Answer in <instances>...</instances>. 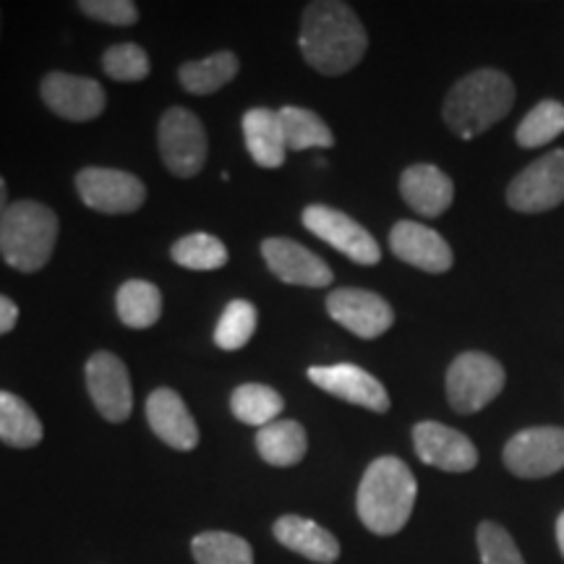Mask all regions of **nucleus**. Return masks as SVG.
I'll return each instance as SVG.
<instances>
[{
    "label": "nucleus",
    "mask_w": 564,
    "mask_h": 564,
    "mask_svg": "<svg viewBox=\"0 0 564 564\" xmlns=\"http://www.w3.org/2000/svg\"><path fill=\"white\" fill-rule=\"evenodd\" d=\"M299 45L303 61L324 76L348 74L369 51L358 13L340 0H316L301 17Z\"/></svg>",
    "instance_id": "f257e3e1"
},
{
    "label": "nucleus",
    "mask_w": 564,
    "mask_h": 564,
    "mask_svg": "<svg viewBox=\"0 0 564 564\" xmlns=\"http://www.w3.org/2000/svg\"><path fill=\"white\" fill-rule=\"evenodd\" d=\"M415 497L419 484L413 470L400 457H377L358 486V518L373 535H394L411 520Z\"/></svg>",
    "instance_id": "f03ea898"
},
{
    "label": "nucleus",
    "mask_w": 564,
    "mask_h": 564,
    "mask_svg": "<svg viewBox=\"0 0 564 564\" xmlns=\"http://www.w3.org/2000/svg\"><path fill=\"white\" fill-rule=\"evenodd\" d=\"M514 105V84L502 70L481 68L463 76L449 89L442 116L449 131L460 139H474L499 123Z\"/></svg>",
    "instance_id": "7ed1b4c3"
},
{
    "label": "nucleus",
    "mask_w": 564,
    "mask_h": 564,
    "mask_svg": "<svg viewBox=\"0 0 564 564\" xmlns=\"http://www.w3.org/2000/svg\"><path fill=\"white\" fill-rule=\"evenodd\" d=\"M58 232L61 220L47 204L34 199L11 202L0 217V257L17 272H40L51 262Z\"/></svg>",
    "instance_id": "20e7f679"
},
{
    "label": "nucleus",
    "mask_w": 564,
    "mask_h": 564,
    "mask_svg": "<svg viewBox=\"0 0 564 564\" xmlns=\"http://www.w3.org/2000/svg\"><path fill=\"white\" fill-rule=\"evenodd\" d=\"M160 158L175 178H194L207 165V131L199 116L186 108H171L158 126Z\"/></svg>",
    "instance_id": "39448f33"
},
{
    "label": "nucleus",
    "mask_w": 564,
    "mask_h": 564,
    "mask_svg": "<svg viewBox=\"0 0 564 564\" xmlns=\"http://www.w3.org/2000/svg\"><path fill=\"white\" fill-rule=\"evenodd\" d=\"M505 369L486 352H460L447 369V400L453 411L470 415L484 411L502 392Z\"/></svg>",
    "instance_id": "423d86ee"
},
{
    "label": "nucleus",
    "mask_w": 564,
    "mask_h": 564,
    "mask_svg": "<svg viewBox=\"0 0 564 564\" xmlns=\"http://www.w3.org/2000/svg\"><path fill=\"white\" fill-rule=\"evenodd\" d=\"M301 223L303 228L312 230L324 243H329L333 249L345 253L350 262L364 267L382 262V249L373 241L371 232L340 209L327 207V204H312V207L303 209Z\"/></svg>",
    "instance_id": "0eeeda50"
},
{
    "label": "nucleus",
    "mask_w": 564,
    "mask_h": 564,
    "mask_svg": "<svg viewBox=\"0 0 564 564\" xmlns=\"http://www.w3.org/2000/svg\"><path fill=\"white\" fill-rule=\"evenodd\" d=\"M76 192L100 215H131L147 202V186L133 173L116 167H84L76 173Z\"/></svg>",
    "instance_id": "6e6552de"
},
{
    "label": "nucleus",
    "mask_w": 564,
    "mask_h": 564,
    "mask_svg": "<svg viewBox=\"0 0 564 564\" xmlns=\"http://www.w3.org/2000/svg\"><path fill=\"white\" fill-rule=\"evenodd\" d=\"M40 97L45 108L63 121L89 123L100 118L108 105L100 82L87 79V76L66 74V70H51L40 82Z\"/></svg>",
    "instance_id": "1a4fd4ad"
},
{
    "label": "nucleus",
    "mask_w": 564,
    "mask_h": 564,
    "mask_svg": "<svg viewBox=\"0 0 564 564\" xmlns=\"http://www.w3.org/2000/svg\"><path fill=\"white\" fill-rule=\"evenodd\" d=\"M84 377H87L91 403L105 421L123 423L129 419L133 411V387L129 369L116 352L97 350L95 356H89Z\"/></svg>",
    "instance_id": "9d476101"
},
{
    "label": "nucleus",
    "mask_w": 564,
    "mask_h": 564,
    "mask_svg": "<svg viewBox=\"0 0 564 564\" xmlns=\"http://www.w3.org/2000/svg\"><path fill=\"white\" fill-rule=\"evenodd\" d=\"M505 465L518 478H546L564 468V429L541 426L514 434L505 447Z\"/></svg>",
    "instance_id": "9b49d317"
},
{
    "label": "nucleus",
    "mask_w": 564,
    "mask_h": 564,
    "mask_svg": "<svg viewBox=\"0 0 564 564\" xmlns=\"http://www.w3.org/2000/svg\"><path fill=\"white\" fill-rule=\"evenodd\" d=\"M564 202V152H549L507 186V204L518 212H546Z\"/></svg>",
    "instance_id": "f8f14e48"
},
{
    "label": "nucleus",
    "mask_w": 564,
    "mask_h": 564,
    "mask_svg": "<svg viewBox=\"0 0 564 564\" xmlns=\"http://www.w3.org/2000/svg\"><path fill=\"white\" fill-rule=\"evenodd\" d=\"M327 314L361 340L384 335L394 324V312L382 295L361 288H337L327 295Z\"/></svg>",
    "instance_id": "ddd939ff"
},
{
    "label": "nucleus",
    "mask_w": 564,
    "mask_h": 564,
    "mask_svg": "<svg viewBox=\"0 0 564 564\" xmlns=\"http://www.w3.org/2000/svg\"><path fill=\"white\" fill-rule=\"evenodd\" d=\"M415 455L421 463L432 468L447 470V474H468L478 465V449L468 436L457 429L444 426L436 421H421L413 426Z\"/></svg>",
    "instance_id": "4468645a"
},
{
    "label": "nucleus",
    "mask_w": 564,
    "mask_h": 564,
    "mask_svg": "<svg viewBox=\"0 0 564 564\" xmlns=\"http://www.w3.org/2000/svg\"><path fill=\"white\" fill-rule=\"evenodd\" d=\"M308 379L319 390L335 394V398L352 403L358 408H369L373 413L390 411V394L384 384L369 371L356 364H335V366H312Z\"/></svg>",
    "instance_id": "2eb2a0df"
},
{
    "label": "nucleus",
    "mask_w": 564,
    "mask_h": 564,
    "mask_svg": "<svg viewBox=\"0 0 564 564\" xmlns=\"http://www.w3.org/2000/svg\"><path fill=\"white\" fill-rule=\"evenodd\" d=\"M262 257L274 278L285 285L327 288L335 280L329 264L293 238H267L262 243Z\"/></svg>",
    "instance_id": "dca6fc26"
},
{
    "label": "nucleus",
    "mask_w": 564,
    "mask_h": 564,
    "mask_svg": "<svg viewBox=\"0 0 564 564\" xmlns=\"http://www.w3.org/2000/svg\"><path fill=\"white\" fill-rule=\"evenodd\" d=\"M390 249L400 262L432 274L447 272L455 262L453 249L440 232L413 220H400L394 225L390 232Z\"/></svg>",
    "instance_id": "f3484780"
},
{
    "label": "nucleus",
    "mask_w": 564,
    "mask_h": 564,
    "mask_svg": "<svg viewBox=\"0 0 564 564\" xmlns=\"http://www.w3.org/2000/svg\"><path fill=\"white\" fill-rule=\"evenodd\" d=\"M147 421L154 436L178 453H192L199 444V426L181 394L171 387H158L147 398Z\"/></svg>",
    "instance_id": "a211bd4d"
},
{
    "label": "nucleus",
    "mask_w": 564,
    "mask_h": 564,
    "mask_svg": "<svg viewBox=\"0 0 564 564\" xmlns=\"http://www.w3.org/2000/svg\"><path fill=\"white\" fill-rule=\"evenodd\" d=\"M400 196L423 217H440L455 199L453 178L429 162L411 165L400 175Z\"/></svg>",
    "instance_id": "6ab92c4d"
},
{
    "label": "nucleus",
    "mask_w": 564,
    "mask_h": 564,
    "mask_svg": "<svg viewBox=\"0 0 564 564\" xmlns=\"http://www.w3.org/2000/svg\"><path fill=\"white\" fill-rule=\"evenodd\" d=\"M272 535L293 554L306 556L316 564H335L340 560V541L327 528L303 518V514H282L274 520Z\"/></svg>",
    "instance_id": "aec40b11"
},
{
    "label": "nucleus",
    "mask_w": 564,
    "mask_h": 564,
    "mask_svg": "<svg viewBox=\"0 0 564 564\" xmlns=\"http://www.w3.org/2000/svg\"><path fill=\"white\" fill-rule=\"evenodd\" d=\"M243 139L246 150L259 167L274 171L285 162V137H282L280 116L270 108H251L243 116Z\"/></svg>",
    "instance_id": "412c9836"
},
{
    "label": "nucleus",
    "mask_w": 564,
    "mask_h": 564,
    "mask_svg": "<svg viewBox=\"0 0 564 564\" xmlns=\"http://www.w3.org/2000/svg\"><path fill=\"white\" fill-rule=\"evenodd\" d=\"M308 436L299 421H274L257 432V453L274 468H293L306 457Z\"/></svg>",
    "instance_id": "4be33fe9"
},
{
    "label": "nucleus",
    "mask_w": 564,
    "mask_h": 564,
    "mask_svg": "<svg viewBox=\"0 0 564 564\" xmlns=\"http://www.w3.org/2000/svg\"><path fill=\"white\" fill-rule=\"evenodd\" d=\"M45 436L40 415L24 398L0 390V442L13 449L37 447Z\"/></svg>",
    "instance_id": "5701e85b"
},
{
    "label": "nucleus",
    "mask_w": 564,
    "mask_h": 564,
    "mask_svg": "<svg viewBox=\"0 0 564 564\" xmlns=\"http://www.w3.org/2000/svg\"><path fill=\"white\" fill-rule=\"evenodd\" d=\"M241 70V61H238L236 53L220 51L212 53L209 58L202 61H188L178 68V82L181 87L192 95L207 97L220 91L225 84H230Z\"/></svg>",
    "instance_id": "b1692460"
},
{
    "label": "nucleus",
    "mask_w": 564,
    "mask_h": 564,
    "mask_svg": "<svg viewBox=\"0 0 564 564\" xmlns=\"http://www.w3.org/2000/svg\"><path fill=\"white\" fill-rule=\"evenodd\" d=\"M116 312L126 327L150 329L162 316V293L154 282L129 280L118 288Z\"/></svg>",
    "instance_id": "393cba45"
},
{
    "label": "nucleus",
    "mask_w": 564,
    "mask_h": 564,
    "mask_svg": "<svg viewBox=\"0 0 564 564\" xmlns=\"http://www.w3.org/2000/svg\"><path fill=\"white\" fill-rule=\"evenodd\" d=\"M282 137H285V147L293 152L303 150H329L335 147L333 129L316 116L314 110L295 108V105H285L278 110Z\"/></svg>",
    "instance_id": "a878e982"
},
{
    "label": "nucleus",
    "mask_w": 564,
    "mask_h": 564,
    "mask_svg": "<svg viewBox=\"0 0 564 564\" xmlns=\"http://www.w3.org/2000/svg\"><path fill=\"white\" fill-rule=\"evenodd\" d=\"M282 408H285L282 394L267 384H241L230 394V411L246 426H270L278 421Z\"/></svg>",
    "instance_id": "bb28decb"
},
{
    "label": "nucleus",
    "mask_w": 564,
    "mask_h": 564,
    "mask_svg": "<svg viewBox=\"0 0 564 564\" xmlns=\"http://www.w3.org/2000/svg\"><path fill=\"white\" fill-rule=\"evenodd\" d=\"M196 564H253V549L246 539L228 531H204L194 535Z\"/></svg>",
    "instance_id": "cd10ccee"
},
{
    "label": "nucleus",
    "mask_w": 564,
    "mask_h": 564,
    "mask_svg": "<svg viewBox=\"0 0 564 564\" xmlns=\"http://www.w3.org/2000/svg\"><path fill=\"white\" fill-rule=\"evenodd\" d=\"M171 257L178 267L196 272L223 270L228 264V249H225L220 238L209 236V232H192V236L178 238L173 243Z\"/></svg>",
    "instance_id": "c85d7f7f"
},
{
    "label": "nucleus",
    "mask_w": 564,
    "mask_h": 564,
    "mask_svg": "<svg viewBox=\"0 0 564 564\" xmlns=\"http://www.w3.org/2000/svg\"><path fill=\"white\" fill-rule=\"evenodd\" d=\"M564 133V105L556 100H544L528 110V116L518 126V144L525 150H539V147L554 141Z\"/></svg>",
    "instance_id": "c756f323"
},
{
    "label": "nucleus",
    "mask_w": 564,
    "mask_h": 564,
    "mask_svg": "<svg viewBox=\"0 0 564 564\" xmlns=\"http://www.w3.org/2000/svg\"><path fill=\"white\" fill-rule=\"evenodd\" d=\"M257 322L259 314L251 301H230L215 327V345L220 350H241L243 345L251 343L253 333H257Z\"/></svg>",
    "instance_id": "7c9ffc66"
},
{
    "label": "nucleus",
    "mask_w": 564,
    "mask_h": 564,
    "mask_svg": "<svg viewBox=\"0 0 564 564\" xmlns=\"http://www.w3.org/2000/svg\"><path fill=\"white\" fill-rule=\"evenodd\" d=\"M150 68V55L137 42H118L102 53V70L116 82H144Z\"/></svg>",
    "instance_id": "2f4dec72"
},
{
    "label": "nucleus",
    "mask_w": 564,
    "mask_h": 564,
    "mask_svg": "<svg viewBox=\"0 0 564 564\" xmlns=\"http://www.w3.org/2000/svg\"><path fill=\"white\" fill-rule=\"evenodd\" d=\"M476 544L484 564H525L520 549L514 546L512 535L499 523H491V520H484L478 525Z\"/></svg>",
    "instance_id": "473e14b6"
},
{
    "label": "nucleus",
    "mask_w": 564,
    "mask_h": 564,
    "mask_svg": "<svg viewBox=\"0 0 564 564\" xmlns=\"http://www.w3.org/2000/svg\"><path fill=\"white\" fill-rule=\"evenodd\" d=\"M79 11L110 26H133L139 21V9L131 0H82Z\"/></svg>",
    "instance_id": "72a5a7b5"
},
{
    "label": "nucleus",
    "mask_w": 564,
    "mask_h": 564,
    "mask_svg": "<svg viewBox=\"0 0 564 564\" xmlns=\"http://www.w3.org/2000/svg\"><path fill=\"white\" fill-rule=\"evenodd\" d=\"M17 322H19V306L9 299V295L0 293V337L13 333Z\"/></svg>",
    "instance_id": "f704fd0d"
},
{
    "label": "nucleus",
    "mask_w": 564,
    "mask_h": 564,
    "mask_svg": "<svg viewBox=\"0 0 564 564\" xmlns=\"http://www.w3.org/2000/svg\"><path fill=\"white\" fill-rule=\"evenodd\" d=\"M9 186H6V178L0 175V217L6 215V209H9Z\"/></svg>",
    "instance_id": "c9c22d12"
},
{
    "label": "nucleus",
    "mask_w": 564,
    "mask_h": 564,
    "mask_svg": "<svg viewBox=\"0 0 564 564\" xmlns=\"http://www.w3.org/2000/svg\"><path fill=\"white\" fill-rule=\"evenodd\" d=\"M556 544H560V552L564 556V512L556 518Z\"/></svg>",
    "instance_id": "e433bc0d"
},
{
    "label": "nucleus",
    "mask_w": 564,
    "mask_h": 564,
    "mask_svg": "<svg viewBox=\"0 0 564 564\" xmlns=\"http://www.w3.org/2000/svg\"><path fill=\"white\" fill-rule=\"evenodd\" d=\"M0 32H3V11H0Z\"/></svg>",
    "instance_id": "4c0bfd02"
}]
</instances>
